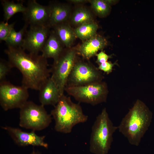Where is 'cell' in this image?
Here are the masks:
<instances>
[{"mask_svg":"<svg viewBox=\"0 0 154 154\" xmlns=\"http://www.w3.org/2000/svg\"><path fill=\"white\" fill-rule=\"evenodd\" d=\"M4 52L11 68L21 73L22 85L27 89L39 91L50 77L47 59L42 54L27 53L21 47L9 46Z\"/></svg>","mask_w":154,"mask_h":154,"instance_id":"1","label":"cell"},{"mask_svg":"<svg viewBox=\"0 0 154 154\" xmlns=\"http://www.w3.org/2000/svg\"><path fill=\"white\" fill-rule=\"evenodd\" d=\"M153 114L142 101L137 100L118 126L131 144L137 146L150 125Z\"/></svg>","mask_w":154,"mask_h":154,"instance_id":"2","label":"cell"},{"mask_svg":"<svg viewBox=\"0 0 154 154\" xmlns=\"http://www.w3.org/2000/svg\"><path fill=\"white\" fill-rule=\"evenodd\" d=\"M50 115L55 121V130L65 133H70L75 125L85 122L88 119L80 104L74 103L70 97L64 94L54 106Z\"/></svg>","mask_w":154,"mask_h":154,"instance_id":"3","label":"cell"},{"mask_svg":"<svg viewBox=\"0 0 154 154\" xmlns=\"http://www.w3.org/2000/svg\"><path fill=\"white\" fill-rule=\"evenodd\" d=\"M118 129L104 108L97 117L92 126L90 150L95 154H107L113 141V135Z\"/></svg>","mask_w":154,"mask_h":154,"instance_id":"4","label":"cell"},{"mask_svg":"<svg viewBox=\"0 0 154 154\" xmlns=\"http://www.w3.org/2000/svg\"><path fill=\"white\" fill-rule=\"evenodd\" d=\"M44 106L27 101L20 109L19 125L32 131H39L47 127L51 123V115Z\"/></svg>","mask_w":154,"mask_h":154,"instance_id":"5","label":"cell"},{"mask_svg":"<svg viewBox=\"0 0 154 154\" xmlns=\"http://www.w3.org/2000/svg\"><path fill=\"white\" fill-rule=\"evenodd\" d=\"M65 91L79 102L93 106L106 102L108 93L107 84L103 81L83 86H66Z\"/></svg>","mask_w":154,"mask_h":154,"instance_id":"6","label":"cell"},{"mask_svg":"<svg viewBox=\"0 0 154 154\" xmlns=\"http://www.w3.org/2000/svg\"><path fill=\"white\" fill-rule=\"evenodd\" d=\"M77 48H65L50 68V76L57 85L61 96L64 94L67 80L78 59Z\"/></svg>","mask_w":154,"mask_h":154,"instance_id":"7","label":"cell"},{"mask_svg":"<svg viewBox=\"0 0 154 154\" xmlns=\"http://www.w3.org/2000/svg\"><path fill=\"white\" fill-rule=\"evenodd\" d=\"M104 78L100 70L93 64L78 59L68 77L66 87L90 84L102 81Z\"/></svg>","mask_w":154,"mask_h":154,"instance_id":"8","label":"cell"},{"mask_svg":"<svg viewBox=\"0 0 154 154\" xmlns=\"http://www.w3.org/2000/svg\"><path fill=\"white\" fill-rule=\"evenodd\" d=\"M29 95L28 89L22 85H15L6 80L0 82V104L5 111L20 108L28 101Z\"/></svg>","mask_w":154,"mask_h":154,"instance_id":"9","label":"cell"},{"mask_svg":"<svg viewBox=\"0 0 154 154\" xmlns=\"http://www.w3.org/2000/svg\"><path fill=\"white\" fill-rule=\"evenodd\" d=\"M50 28L48 26H29L26 33L22 48L29 53L38 54L48 37Z\"/></svg>","mask_w":154,"mask_h":154,"instance_id":"10","label":"cell"},{"mask_svg":"<svg viewBox=\"0 0 154 154\" xmlns=\"http://www.w3.org/2000/svg\"><path fill=\"white\" fill-rule=\"evenodd\" d=\"M23 13L25 24L29 26H48L50 10L49 6L39 4L35 0L28 1Z\"/></svg>","mask_w":154,"mask_h":154,"instance_id":"11","label":"cell"},{"mask_svg":"<svg viewBox=\"0 0 154 154\" xmlns=\"http://www.w3.org/2000/svg\"><path fill=\"white\" fill-rule=\"evenodd\" d=\"M2 128L6 131L15 143L19 146L32 145L48 148V145L44 141L45 136H38L34 131L28 132L9 126L3 127Z\"/></svg>","mask_w":154,"mask_h":154,"instance_id":"12","label":"cell"},{"mask_svg":"<svg viewBox=\"0 0 154 154\" xmlns=\"http://www.w3.org/2000/svg\"><path fill=\"white\" fill-rule=\"evenodd\" d=\"M106 40L102 36L96 34L86 40L77 49L78 54L88 60L97 54L107 44Z\"/></svg>","mask_w":154,"mask_h":154,"instance_id":"13","label":"cell"},{"mask_svg":"<svg viewBox=\"0 0 154 154\" xmlns=\"http://www.w3.org/2000/svg\"><path fill=\"white\" fill-rule=\"evenodd\" d=\"M39 91L40 102L44 106L48 105L55 106L62 96L57 85L51 77L43 85Z\"/></svg>","mask_w":154,"mask_h":154,"instance_id":"14","label":"cell"},{"mask_svg":"<svg viewBox=\"0 0 154 154\" xmlns=\"http://www.w3.org/2000/svg\"><path fill=\"white\" fill-rule=\"evenodd\" d=\"M50 15L48 26L50 28L60 24L67 22L71 14V8L65 3L50 2L48 4Z\"/></svg>","mask_w":154,"mask_h":154,"instance_id":"15","label":"cell"},{"mask_svg":"<svg viewBox=\"0 0 154 154\" xmlns=\"http://www.w3.org/2000/svg\"><path fill=\"white\" fill-rule=\"evenodd\" d=\"M64 46L54 31H50L48 37L41 51L42 55L46 58L56 60L64 50Z\"/></svg>","mask_w":154,"mask_h":154,"instance_id":"16","label":"cell"},{"mask_svg":"<svg viewBox=\"0 0 154 154\" xmlns=\"http://www.w3.org/2000/svg\"><path fill=\"white\" fill-rule=\"evenodd\" d=\"M53 28L64 46L67 48H70L76 38L74 29L67 22L57 25Z\"/></svg>","mask_w":154,"mask_h":154,"instance_id":"17","label":"cell"},{"mask_svg":"<svg viewBox=\"0 0 154 154\" xmlns=\"http://www.w3.org/2000/svg\"><path fill=\"white\" fill-rule=\"evenodd\" d=\"M73 25L78 27L82 24L94 21L92 15L88 9L80 6L75 9L69 19Z\"/></svg>","mask_w":154,"mask_h":154,"instance_id":"18","label":"cell"},{"mask_svg":"<svg viewBox=\"0 0 154 154\" xmlns=\"http://www.w3.org/2000/svg\"><path fill=\"white\" fill-rule=\"evenodd\" d=\"M1 2L4 12V20L6 22H7L17 13H23L26 9V7L24 5L22 1L15 3L13 1L2 0Z\"/></svg>","mask_w":154,"mask_h":154,"instance_id":"19","label":"cell"},{"mask_svg":"<svg viewBox=\"0 0 154 154\" xmlns=\"http://www.w3.org/2000/svg\"><path fill=\"white\" fill-rule=\"evenodd\" d=\"M98 28L97 24L93 21L77 27L74 31L76 37L84 41L96 35Z\"/></svg>","mask_w":154,"mask_h":154,"instance_id":"20","label":"cell"},{"mask_svg":"<svg viewBox=\"0 0 154 154\" xmlns=\"http://www.w3.org/2000/svg\"><path fill=\"white\" fill-rule=\"evenodd\" d=\"M28 25L25 24L18 31L13 29L5 40L7 46L22 48Z\"/></svg>","mask_w":154,"mask_h":154,"instance_id":"21","label":"cell"},{"mask_svg":"<svg viewBox=\"0 0 154 154\" xmlns=\"http://www.w3.org/2000/svg\"><path fill=\"white\" fill-rule=\"evenodd\" d=\"M89 2L94 11L99 16H104L110 11V5L106 0H90Z\"/></svg>","mask_w":154,"mask_h":154,"instance_id":"22","label":"cell"},{"mask_svg":"<svg viewBox=\"0 0 154 154\" xmlns=\"http://www.w3.org/2000/svg\"><path fill=\"white\" fill-rule=\"evenodd\" d=\"M15 23L9 24L7 22L1 21L0 23V41H4L14 29Z\"/></svg>","mask_w":154,"mask_h":154,"instance_id":"23","label":"cell"},{"mask_svg":"<svg viewBox=\"0 0 154 154\" xmlns=\"http://www.w3.org/2000/svg\"><path fill=\"white\" fill-rule=\"evenodd\" d=\"M12 68L9 62L2 59L0 61V82L5 81V78Z\"/></svg>","mask_w":154,"mask_h":154,"instance_id":"24","label":"cell"},{"mask_svg":"<svg viewBox=\"0 0 154 154\" xmlns=\"http://www.w3.org/2000/svg\"><path fill=\"white\" fill-rule=\"evenodd\" d=\"M116 64V62L113 63L111 62L107 61L99 64L98 68L99 70L109 74L112 72L113 67Z\"/></svg>","mask_w":154,"mask_h":154,"instance_id":"25","label":"cell"},{"mask_svg":"<svg viewBox=\"0 0 154 154\" xmlns=\"http://www.w3.org/2000/svg\"><path fill=\"white\" fill-rule=\"evenodd\" d=\"M96 56L97 57L96 62L98 65L108 61V60L112 57L111 55H108L103 51H101Z\"/></svg>","mask_w":154,"mask_h":154,"instance_id":"26","label":"cell"},{"mask_svg":"<svg viewBox=\"0 0 154 154\" xmlns=\"http://www.w3.org/2000/svg\"><path fill=\"white\" fill-rule=\"evenodd\" d=\"M68 2L76 5H81L89 2V0H69Z\"/></svg>","mask_w":154,"mask_h":154,"instance_id":"27","label":"cell"},{"mask_svg":"<svg viewBox=\"0 0 154 154\" xmlns=\"http://www.w3.org/2000/svg\"><path fill=\"white\" fill-rule=\"evenodd\" d=\"M30 154H41L38 151H33Z\"/></svg>","mask_w":154,"mask_h":154,"instance_id":"28","label":"cell"}]
</instances>
